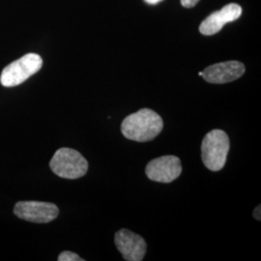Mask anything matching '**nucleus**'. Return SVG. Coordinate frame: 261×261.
I'll list each match as a JSON object with an SVG mask.
<instances>
[{
	"mask_svg": "<svg viewBox=\"0 0 261 261\" xmlns=\"http://www.w3.org/2000/svg\"><path fill=\"white\" fill-rule=\"evenodd\" d=\"M114 243L125 260L141 261L146 253L147 245L145 240L129 229L118 230L115 233Z\"/></svg>",
	"mask_w": 261,
	"mask_h": 261,
	"instance_id": "nucleus-7",
	"label": "nucleus"
},
{
	"mask_svg": "<svg viewBox=\"0 0 261 261\" xmlns=\"http://www.w3.org/2000/svg\"><path fill=\"white\" fill-rule=\"evenodd\" d=\"M242 15V7L236 3H229L220 11L209 15L199 27V31L205 36H211L220 32L228 22L239 19Z\"/></svg>",
	"mask_w": 261,
	"mask_h": 261,
	"instance_id": "nucleus-8",
	"label": "nucleus"
},
{
	"mask_svg": "<svg viewBox=\"0 0 261 261\" xmlns=\"http://www.w3.org/2000/svg\"><path fill=\"white\" fill-rule=\"evenodd\" d=\"M182 166L180 159L173 156H162L150 161L145 168L146 176L150 180L161 183H170L180 176Z\"/></svg>",
	"mask_w": 261,
	"mask_h": 261,
	"instance_id": "nucleus-6",
	"label": "nucleus"
},
{
	"mask_svg": "<svg viewBox=\"0 0 261 261\" xmlns=\"http://www.w3.org/2000/svg\"><path fill=\"white\" fill-rule=\"evenodd\" d=\"M245 73V66L239 61H225L207 67L202 72V76L210 84H227L231 83Z\"/></svg>",
	"mask_w": 261,
	"mask_h": 261,
	"instance_id": "nucleus-9",
	"label": "nucleus"
},
{
	"mask_svg": "<svg viewBox=\"0 0 261 261\" xmlns=\"http://www.w3.org/2000/svg\"><path fill=\"white\" fill-rule=\"evenodd\" d=\"M198 75H200V76H202V72H199V73H198Z\"/></svg>",
	"mask_w": 261,
	"mask_h": 261,
	"instance_id": "nucleus-14",
	"label": "nucleus"
},
{
	"mask_svg": "<svg viewBox=\"0 0 261 261\" xmlns=\"http://www.w3.org/2000/svg\"><path fill=\"white\" fill-rule=\"evenodd\" d=\"M43 66L42 57L28 54L5 67L0 75V83L5 87L17 86L36 74Z\"/></svg>",
	"mask_w": 261,
	"mask_h": 261,
	"instance_id": "nucleus-4",
	"label": "nucleus"
},
{
	"mask_svg": "<svg viewBox=\"0 0 261 261\" xmlns=\"http://www.w3.org/2000/svg\"><path fill=\"white\" fill-rule=\"evenodd\" d=\"M84 259L81 258L80 255H77L76 253L73 252H61L58 256V261H84Z\"/></svg>",
	"mask_w": 261,
	"mask_h": 261,
	"instance_id": "nucleus-10",
	"label": "nucleus"
},
{
	"mask_svg": "<svg viewBox=\"0 0 261 261\" xmlns=\"http://www.w3.org/2000/svg\"><path fill=\"white\" fill-rule=\"evenodd\" d=\"M230 143L229 138L223 130L209 132L201 143V159L206 168L219 171L224 168Z\"/></svg>",
	"mask_w": 261,
	"mask_h": 261,
	"instance_id": "nucleus-2",
	"label": "nucleus"
},
{
	"mask_svg": "<svg viewBox=\"0 0 261 261\" xmlns=\"http://www.w3.org/2000/svg\"><path fill=\"white\" fill-rule=\"evenodd\" d=\"M14 213L19 219L36 224H47L56 220L59 214L58 207L50 202L42 201H19Z\"/></svg>",
	"mask_w": 261,
	"mask_h": 261,
	"instance_id": "nucleus-5",
	"label": "nucleus"
},
{
	"mask_svg": "<svg viewBox=\"0 0 261 261\" xmlns=\"http://www.w3.org/2000/svg\"><path fill=\"white\" fill-rule=\"evenodd\" d=\"M199 0H181V4L185 8H193L198 3Z\"/></svg>",
	"mask_w": 261,
	"mask_h": 261,
	"instance_id": "nucleus-11",
	"label": "nucleus"
},
{
	"mask_svg": "<svg viewBox=\"0 0 261 261\" xmlns=\"http://www.w3.org/2000/svg\"><path fill=\"white\" fill-rule=\"evenodd\" d=\"M164 128L158 113L150 109H141L128 115L121 124L123 136L128 140L145 142L157 138Z\"/></svg>",
	"mask_w": 261,
	"mask_h": 261,
	"instance_id": "nucleus-1",
	"label": "nucleus"
},
{
	"mask_svg": "<svg viewBox=\"0 0 261 261\" xmlns=\"http://www.w3.org/2000/svg\"><path fill=\"white\" fill-rule=\"evenodd\" d=\"M260 207V205L257 206V207L254 209V211H253V217H254V219L257 220V221H260L261 220Z\"/></svg>",
	"mask_w": 261,
	"mask_h": 261,
	"instance_id": "nucleus-12",
	"label": "nucleus"
},
{
	"mask_svg": "<svg viewBox=\"0 0 261 261\" xmlns=\"http://www.w3.org/2000/svg\"><path fill=\"white\" fill-rule=\"evenodd\" d=\"M146 3H148L150 5H155V4H157L159 2H161V1H163V0H144Z\"/></svg>",
	"mask_w": 261,
	"mask_h": 261,
	"instance_id": "nucleus-13",
	"label": "nucleus"
},
{
	"mask_svg": "<svg viewBox=\"0 0 261 261\" xmlns=\"http://www.w3.org/2000/svg\"><path fill=\"white\" fill-rule=\"evenodd\" d=\"M49 167L59 177L77 179L86 174L88 163L80 152L71 148H60L50 160Z\"/></svg>",
	"mask_w": 261,
	"mask_h": 261,
	"instance_id": "nucleus-3",
	"label": "nucleus"
}]
</instances>
